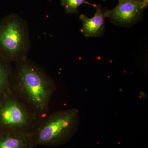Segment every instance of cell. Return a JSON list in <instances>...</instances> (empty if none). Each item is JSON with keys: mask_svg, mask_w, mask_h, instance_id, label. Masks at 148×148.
Listing matches in <instances>:
<instances>
[{"mask_svg": "<svg viewBox=\"0 0 148 148\" xmlns=\"http://www.w3.org/2000/svg\"><path fill=\"white\" fill-rule=\"evenodd\" d=\"M14 64L11 90L37 116H45L49 113L51 99L56 90L55 82L41 66L28 57Z\"/></svg>", "mask_w": 148, "mask_h": 148, "instance_id": "cell-1", "label": "cell"}, {"mask_svg": "<svg viewBox=\"0 0 148 148\" xmlns=\"http://www.w3.org/2000/svg\"><path fill=\"white\" fill-rule=\"evenodd\" d=\"M79 113L78 109L72 108L40 118L29 134L34 145L51 147L67 143L79 127Z\"/></svg>", "mask_w": 148, "mask_h": 148, "instance_id": "cell-2", "label": "cell"}, {"mask_svg": "<svg viewBox=\"0 0 148 148\" xmlns=\"http://www.w3.org/2000/svg\"><path fill=\"white\" fill-rule=\"evenodd\" d=\"M29 25L16 13L0 20V53L12 63L28 57L31 48Z\"/></svg>", "mask_w": 148, "mask_h": 148, "instance_id": "cell-3", "label": "cell"}, {"mask_svg": "<svg viewBox=\"0 0 148 148\" xmlns=\"http://www.w3.org/2000/svg\"><path fill=\"white\" fill-rule=\"evenodd\" d=\"M39 119L11 90L0 97V132L30 134Z\"/></svg>", "mask_w": 148, "mask_h": 148, "instance_id": "cell-4", "label": "cell"}, {"mask_svg": "<svg viewBox=\"0 0 148 148\" xmlns=\"http://www.w3.org/2000/svg\"><path fill=\"white\" fill-rule=\"evenodd\" d=\"M148 3L144 0H122L112 10L106 9V17L113 24L120 27L134 26L143 18Z\"/></svg>", "mask_w": 148, "mask_h": 148, "instance_id": "cell-5", "label": "cell"}, {"mask_svg": "<svg viewBox=\"0 0 148 148\" xmlns=\"http://www.w3.org/2000/svg\"><path fill=\"white\" fill-rule=\"evenodd\" d=\"M95 8V14L91 18L84 14L79 16L82 23L81 33L86 38L101 36L105 33V18H107L106 9L103 8L100 5H97Z\"/></svg>", "mask_w": 148, "mask_h": 148, "instance_id": "cell-6", "label": "cell"}, {"mask_svg": "<svg viewBox=\"0 0 148 148\" xmlns=\"http://www.w3.org/2000/svg\"><path fill=\"white\" fill-rule=\"evenodd\" d=\"M29 134L0 132V148H34Z\"/></svg>", "mask_w": 148, "mask_h": 148, "instance_id": "cell-7", "label": "cell"}, {"mask_svg": "<svg viewBox=\"0 0 148 148\" xmlns=\"http://www.w3.org/2000/svg\"><path fill=\"white\" fill-rule=\"evenodd\" d=\"M12 64L0 53V97L11 91Z\"/></svg>", "mask_w": 148, "mask_h": 148, "instance_id": "cell-8", "label": "cell"}, {"mask_svg": "<svg viewBox=\"0 0 148 148\" xmlns=\"http://www.w3.org/2000/svg\"><path fill=\"white\" fill-rule=\"evenodd\" d=\"M60 2L61 5L64 8L67 14L78 13V8L84 4L92 5L95 8L97 5L86 0H60Z\"/></svg>", "mask_w": 148, "mask_h": 148, "instance_id": "cell-9", "label": "cell"}, {"mask_svg": "<svg viewBox=\"0 0 148 148\" xmlns=\"http://www.w3.org/2000/svg\"><path fill=\"white\" fill-rule=\"evenodd\" d=\"M146 2L148 3V0H144Z\"/></svg>", "mask_w": 148, "mask_h": 148, "instance_id": "cell-10", "label": "cell"}, {"mask_svg": "<svg viewBox=\"0 0 148 148\" xmlns=\"http://www.w3.org/2000/svg\"><path fill=\"white\" fill-rule=\"evenodd\" d=\"M118 1H122V0H118Z\"/></svg>", "mask_w": 148, "mask_h": 148, "instance_id": "cell-11", "label": "cell"}, {"mask_svg": "<svg viewBox=\"0 0 148 148\" xmlns=\"http://www.w3.org/2000/svg\"><path fill=\"white\" fill-rule=\"evenodd\" d=\"M103 1H106V0H103Z\"/></svg>", "mask_w": 148, "mask_h": 148, "instance_id": "cell-12", "label": "cell"}]
</instances>
